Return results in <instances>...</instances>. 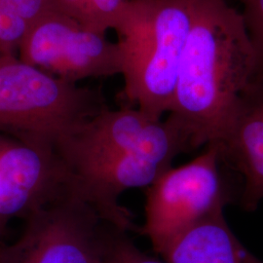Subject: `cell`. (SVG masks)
Here are the masks:
<instances>
[{
  "label": "cell",
  "instance_id": "11",
  "mask_svg": "<svg viewBox=\"0 0 263 263\" xmlns=\"http://www.w3.org/2000/svg\"><path fill=\"white\" fill-rule=\"evenodd\" d=\"M29 26L0 1V52L2 55L18 56L20 47Z\"/></svg>",
  "mask_w": 263,
  "mask_h": 263
},
{
  "label": "cell",
  "instance_id": "16",
  "mask_svg": "<svg viewBox=\"0 0 263 263\" xmlns=\"http://www.w3.org/2000/svg\"><path fill=\"white\" fill-rule=\"evenodd\" d=\"M2 56V54H1V52H0V57Z\"/></svg>",
  "mask_w": 263,
  "mask_h": 263
},
{
  "label": "cell",
  "instance_id": "6",
  "mask_svg": "<svg viewBox=\"0 0 263 263\" xmlns=\"http://www.w3.org/2000/svg\"><path fill=\"white\" fill-rule=\"evenodd\" d=\"M18 57L26 64L76 83L122 71L117 42L61 13L49 14L29 27Z\"/></svg>",
  "mask_w": 263,
  "mask_h": 263
},
{
  "label": "cell",
  "instance_id": "2",
  "mask_svg": "<svg viewBox=\"0 0 263 263\" xmlns=\"http://www.w3.org/2000/svg\"><path fill=\"white\" fill-rule=\"evenodd\" d=\"M196 0H128L114 30L122 55L123 97L155 119L170 112Z\"/></svg>",
  "mask_w": 263,
  "mask_h": 263
},
{
  "label": "cell",
  "instance_id": "1",
  "mask_svg": "<svg viewBox=\"0 0 263 263\" xmlns=\"http://www.w3.org/2000/svg\"><path fill=\"white\" fill-rule=\"evenodd\" d=\"M257 71L242 13L226 0H196L168 117L191 151L223 140L240 97Z\"/></svg>",
  "mask_w": 263,
  "mask_h": 263
},
{
  "label": "cell",
  "instance_id": "7",
  "mask_svg": "<svg viewBox=\"0 0 263 263\" xmlns=\"http://www.w3.org/2000/svg\"><path fill=\"white\" fill-rule=\"evenodd\" d=\"M55 144L78 151L129 153L169 167L179 154L191 151L185 137L168 119L161 121L131 106L106 108Z\"/></svg>",
  "mask_w": 263,
  "mask_h": 263
},
{
  "label": "cell",
  "instance_id": "14",
  "mask_svg": "<svg viewBox=\"0 0 263 263\" xmlns=\"http://www.w3.org/2000/svg\"><path fill=\"white\" fill-rule=\"evenodd\" d=\"M13 14L30 27L35 22L53 13H61L57 0H0ZM62 14V13H61Z\"/></svg>",
  "mask_w": 263,
  "mask_h": 263
},
{
  "label": "cell",
  "instance_id": "5",
  "mask_svg": "<svg viewBox=\"0 0 263 263\" xmlns=\"http://www.w3.org/2000/svg\"><path fill=\"white\" fill-rule=\"evenodd\" d=\"M218 142L195 159L171 167L145 188V221L139 228L160 255L178 237L239 198L222 175Z\"/></svg>",
  "mask_w": 263,
  "mask_h": 263
},
{
  "label": "cell",
  "instance_id": "12",
  "mask_svg": "<svg viewBox=\"0 0 263 263\" xmlns=\"http://www.w3.org/2000/svg\"><path fill=\"white\" fill-rule=\"evenodd\" d=\"M126 233L120 229L114 232L108 247L106 263H168L162 262L141 252Z\"/></svg>",
  "mask_w": 263,
  "mask_h": 263
},
{
  "label": "cell",
  "instance_id": "4",
  "mask_svg": "<svg viewBox=\"0 0 263 263\" xmlns=\"http://www.w3.org/2000/svg\"><path fill=\"white\" fill-rule=\"evenodd\" d=\"M25 219L19 239L0 248V263H106L119 229L72 181Z\"/></svg>",
  "mask_w": 263,
  "mask_h": 263
},
{
  "label": "cell",
  "instance_id": "15",
  "mask_svg": "<svg viewBox=\"0 0 263 263\" xmlns=\"http://www.w3.org/2000/svg\"><path fill=\"white\" fill-rule=\"evenodd\" d=\"M4 142V140H2L1 138H0V147H1V145H2V143Z\"/></svg>",
  "mask_w": 263,
  "mask_h": 263
},
{
  "label": "cell",
  "instance_id": "8",
  "mask_svg": "<svg viewBox=\"0 0 263 263\" xmlns=\"http://www.w3.org/2000/svg\"><path fill=\"white\" fill-rule=\"evenodd\" d=\"M70 179L71 174L53 141H4L0 147V220L26 218Z\"/></svg>",
  "mask_w": 263,
  "mask_h": 263
},
{
  "label": "cell",
  "instance_id": "3",
  "mask_svg": "<svg viewBox=\"0 0 263 263\" xmlns=\"http://www.w3.org/2000/svg\"><path fill=\"white\" fill-rule=\"evenodd\" d=\"M106 108L98 89L52 76L18 56L0 57V132L55 142Z\"/></svg>",
  "mask_w": 263,
  "mask_h": 263
},
{
  "label": "cell",
  "instance_id": "10",
  "mask_svg": "<svg viewBox=\"0 0 263 263\" xmlns=\"http://www.w3.org/2000/svg\"><path fill=\"white\" fill-rule=\"evenodd\" d=\"M161 255L168 263H263L232 232L223 211L188 229Z\"/></svg>",
  "mask_w": 263,
  "mask_h": 263
},
{
  "label": "cell",
  "instance_id": "9",
  "mask_svg": "<svg viewBox=\"0 0 263 263\" xmlns=\"http://www.w3.org/2000/svg\"><path fill=\"white\" fill-rule=\"evenodd\" d=\"M219 145L226 167L243 179L240 206L254 212L263 200V73L246 87Z\"/></svg>",
  "mask_w": 263,
  "mask_h": 263
},
{
  "label": "cell",
  "instance_id": "13",
  "mask_svg": "<svg viewBox=\"0 0 263 263\" xmlns=\"http://www.w3.org/2000/svg\"><path fill=\"white\" fill-rule=\"evenodd\" d=\"M243 6L242 16L254 44L258 71L263 73V0H240Z\"/></svg>",
  "mask_w": 263,
  "mask_h": 263
}]
</instances>
